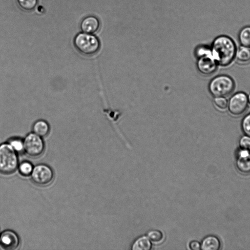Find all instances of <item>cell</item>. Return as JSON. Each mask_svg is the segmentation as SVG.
<instances>
[{
  "mask_svg": "<svg viewBox=\"0 0 250 250\" xmlns=\"http://www.w3.org/2000/svg\"><path fill=\"white\" fill-rule=\"evenodd\" d=\"M210 48L213 57L218 65L228 66L235 59L237 47L233 40L228 36L217 37Z\"/></svg>",
  "mask_w": 250,
  "mask_h": 250,
  "instance_id": "obj_1",
  "label": "cell"
},
{
  "mask_svg": "<svg viewBox=\"0 0 250 250\" xmlns=\"http://www.w3.org/2000/svg\"><path fill=\"white\" fill-rule=\"evenodd\" d=\"M74 45L78 51L86 56L96 54L101 47L100 42L96 36L82 32L75 36Z\"/></svg>",
  "mask_w": 250,
  "mask_h": 250,
  "instance_id": "obj_2",
  "label": "cell"
},
{
  "mask_svg": "<svg viewBox=\"0 0 250 250\" xmlns=\"http://www.w3.org/2000/svg\"><path fill=\"white\" fill-rule=\"evenodd\" d=\"M235 86V82L231 77L227 75H220L211 80L208 90L214 97H226L232 93Z\"/></svg>",
  "mask_w": 250,
  "mask_h": 250,
  "instance_id": "obj_3",
  "label": "cell"
},
{
  "mask_svg": "<svg viewBox=\"0 0 250 250\" xmlns=\"http://www.w3.org/2000/svg\"><path fill=\"white\" fill-rule=\"evenodd\" d=\"M19 166L17 152L9 144L0 145V173L8 175L13 173Z\"/></svg>",
  "mask_w": 250,
  "mask_h": 250,
  "instance_id": "obj_4",
  "label": "cell"
},
{
  "mask_svg": "<svg viewBox=\"0 0 250 250\" xmlns=\"http://www.w3.org/2000/svg\"><path fill=\"white\" fill-rule=\"evenodd\" d=\"M249 104L248 95L243 92H238L229 98L228 109L232 116L238 117L247 110Z\"/></svg>",
  "mask_w": 250,
  "mask_h": 250,
  "instance_id": "obj_5",
  "label": "cell"
},
{
  "mask_svg": "<svg viewBox=\"0 0 250 250\" xmlns=\"http://www.w3.org/2000/svg\"><path fill=\"white\" fill-rule=\"evenodd\" d=\"M23 143L24 151L30 156L38 157L44 150V144L42 137L34 133L28 134Z\"/></svg>",
  "mask_w": 250,
  "mask_h": 250,
  "instance_id": "obj_6",
  "label": "cell"
},
{
  "mask_svg": "<svg viewBox=\"0 0 250 250\" xmlns=\"http://www.w3.org/2000/svg\"><path fill=\"white\" fill-rule=\"evenodd\" d=\"M30 175L34 183L43 186L49 185L52 181L54 172L49 166L38 164L33 167Z\"/></svg>",
  "mask_w": 250,
  "mask_h": 250,
  "instance_id": "obj_7",
  "label": "cell"
},
{
  "mask_svg": "<svg viewBox=\"0 0 250 250\" xmlns=\"http://www.w3.org/2000/svg\"><path fill=\"white\" fill-rule=\"evenodd\" d=\"M197 58V68L202 75L208 76L215 72L218 65L213 58L211 51Z\"/></svg>",
  "mask_w": 250,
  "mask_h": 250,
  "instance_id": "obj_8",
  "label": "cell"
},
{
  "mask_svg": "<svg viewBox=\"0 0 250 250\" xmlns=\"http://www.w3.org/2000/svg\"><path fill=\"white\" fill-rule=\"evenodd\" d=\"M18 234L12 230H5L0 234V247L5 250H14L19 246Z\"/></svg>",
  "mask_w": 250,
  "mask_h": 250,
  "instance_id": "obj_9",
  "label": "cell"
},
{
  "mask_svg": "<svg viewBox=\"0 0 250 250\" xmlns=\"http://www.w3.org/2000/svg\"><path fill=\"white\" fill-rule=\"evenodd\" d=\"M236 166L238 171L244 174H250V151L240 148L238 151Z\"/></svg>",
  "mask_w": 250,
  "mask_h": 250,
  "instance_id": "obj_10",
  "label": "cell"
},
{
  "mask_svg": "<svg viewBox=\"0 0 250 250\" xmlns=\"http://www.w3.org/2000/svg\"><path fill=\"white\" fill-rule=\"evenodd\" d=\"M80 26L82 32L94 34L99 29L100 22L95 16H88L82 20Z\"/></svg>",
  "mask_w": 250,
  "mask_h": 250,
  "instance_id": "obj_11",
  "label": "cell"
},
{
  "mask_svg": "<svg viewBox=\"0 0 250 250\" xmlns=\"http://www.w3.org/2000/svg\"><path fill=\"white\" fill-rule=\"evenodd\" d=\"M221 247L219 239L215 236L208 235L205 237L201 244L203 250H218Z\"/></svg>",
  "mask_w": 250,
  "mask_h": 250,
  "instance_id": "obj_12",
  "label": "cell"
},
{
  "mask_svg": "<svg viewBox=\"0 0 250 250\" xmlns=\"http://www.w3.org/2000/svg\"><path fill=\"white\" fill-rule=\"evenodd\" d=\"M235 59L240 64L250 63V47L241 45L237 48Z\"/></svg>",
  "mask_w": 250,
  "mask_h": 250,
  "instance_id": "obj_13",
  "label": "cell"
},
{
  "mask_svg": "<svg viewBox=\"0 0 250 250\" xmlns=\"http://www.w3.org/2000/svg\"><path fill=\"white\" fill-rule=\"evenodd\" d=\"M152 248V242L147 236L143 235L137 238L133 243V250H150Z\"/></svg>",
  "mask_w": 250,
  "mask_h": 250,
  "instance_id": "obj_14",
  "label": "cell"
},
{
  "mask_svg": "<svg viewBox=\"0 0 250 250\" xmlns=\"http://www.w3.org/2000/svg\"><path fill=\"white\" fill-rule=\"evenodd\" d=\"M50 130L48 124L45 121L40 120L36 121L33 125V133L37 135L43 137L46 136Z\"/></svg>",
  "mask_w": 250,
  "mask_h": 250,
  "instance_id": "obj_15",
  "label": "cell"
},
{
  "mask_svg": "<svg viewBox=\"0 0 250 250\" xmlns=\"http://www.w3.org/2000/svg\"><path fill=\"white\" fill-rule=\"evenodd\" d=\"M238 40L241 45L250 47V26H246L241 29Z\"/></svg>",
  "mask_w": 250,
  "mask_h": 250,
  "instance_id": "obj_16",
  "label": "cell"
},
{
  "mask_svg": "<svg viewBox=\"0 0 250 250\" xmlns=\"http://www.w3.org/2000/svg\"><path fill=\"white\" fill-rule=\"evenodd\" d=\"M146 236L152 243L159 244L161 243L164 239L163 233L158 229H151L149 230Z\"/></svg>",
  "mask_w": 250,
  "mask_h": 250,
  "instance_id": "obj_17",
  "label": "cell"
},
{
  "mask_svg": "<svg viewBox=\"0 0 250 250\" xmlns=\"http://www.w3.org/2000/svg\"><path fill=\"white\" fill-rule=\"evenodd\" d=\"M19 6L26 11L33 10L37 6L38 0H17Z\"/></svg>",
  "mask_w": 250,
  "mask_h": 250,
  "instance_id": "obj_18",
  "label": "cell"
},
{
  "mask_svg": "<svg viewBox=\"0 0 250 250\" xmlns=\"http://www.w3.org/2000/svg\"><path fill=\"white\" fill-rule=\"evenodd\" d=\"M33 167L32 164L28 161L22 162L18 167L20 174L24 176L30 175Z\"/></svg>",
  "mask_w": 250,
  "mask_h": 250,
  "instance_id": "obj_19",
  "label": "cell"
},
{
  "mask_svg": "<svg viewBox=\"0 0 250 250\" xmlns=\"http://www.w3.org/2000/svg\"><path fill=\"white\" fill-rule=\"evenodd\" d=\"M213 103L215 107L220 110H225L228 108V101L225 97H214Z\"/></svg>",
  "mask_w": 250,
  "mask_h": 250,
  "instance_id": "obj_20",
  "label": "cell"
},
{
  "mask_svg": "<svg viewBox=\"0 0 250 250\" xmlns=\"http://www.w3.org/2000/svg\"><path fill=\"white\" fill-rule=\"evenodd\" d=\"M241 126L245 135L250 136V113L243 118Z\"/></svg>",
  "mask_w": 250,
  "mask_h": 250,
  "instance_id": "obj_21",
  "label": "cell"
},
{
  "mask_svg": "<svg viewBox=\"0 0 250 250\" xmlns=\"http://www.w3.org/2000/svg\"><path fill=\"white\" fill-rule=\"evenodd\" d=\"M16 152H21L24 151L23 143L18 139L11 140L9 143Z\"/></svg>",
  "mask_w": 250,
  "mask_h": 250,
  "instance_id": "obj_22",
  "label": "cell"
},
{
  "mask_svg": "<svg viewBox=\"0 0 250 250\" xmlns=\"http://www.w3.org/2000/svg\"><path fill=\"white\" fill-rule=\"evenodd\" d=\"M240 148L250 151V136L245 135L242 136L239 141Z\"/></svg>",
  "mask_w": 250,
  "mask_h": 250,
  "instance_id": "obj_23",
  "label": "cell"
},
{
  "mask_svg": "<svg viewBox=\"0 0 250 250\" xmlns=\"http://www.w3.org/2000/svg\"><path fill=\"white\" fill-rule=\"evenodd\" d=\"M188 247L191 250H201V244L197 241L193 240L189 243Z\"/></svg>",
  "mask_w": 250,
  "mask_h": 250,
  "instance_id": "obj_24",
  "label": "cell"
},
{
  "mask_svg": "<svg viewBox=\"0 0 250 250\" xmlns=\"http://www.w3.org/2000/svg\"><path fill=\"white\" fill-rule=\"evenodd\" d=\"M249 104H250V93L248 96Z\"/></svg>",
  "mask_w": 250,
  "mask_h": 250,
  "instance_id": "obj_25",
  "label": "cell"
}]
</instances>
